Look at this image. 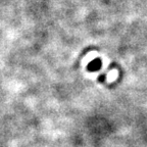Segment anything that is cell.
<instances>
[{"label":"cell","instance_id":"1","mask_svg":"<svg viewBox=\"0 0 147 147\" xmlns=\"http://www.w3.org/2000/svg\"><path fill=\"white\" fill-rule=\"evenodd\" d=\"M101 67V61L100 59H94L93 61H91L89 63V65H88V69L89 71H97V69H99Z\"/></svg>","mask_w":147,"mask_h":147}]
</instances>
